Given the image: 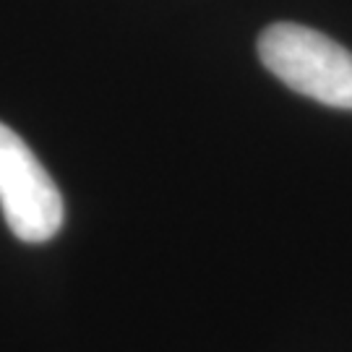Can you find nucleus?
Listing matches in <instances>:
<instances>
[{
	"instance_id": "obj_1",
	"label": "nucleus",
	"mask_w": 352,
	"mask_h": 352,
	"mask_svg": "<svg viewBox=\"0 0 352 352\" xmlns=\"http://www.w3.org/2000/svg\"><path fill=\"white\" fill-rule=\"evenodd\" d=\"M258 58L302 97L352 110V52L300 24H272L258 37Z\"/></svg>"
},
{
	"instance_id": "obj_2",
	"label": "nucleus",
	"mask_w": 352,
	"mask_h": 352,
	"mask_svg": "<svg viewBox=\"0 0 352 352\" xmlns=\"http://www.w3.org/2000/svg\"><path fill=\"white\" fill-rule=\"evenodd\" d=\"M0 209L21 243H47L63 227V196L37 154L13 128L0 123Z\"/></svg>"
}]
</instances>
